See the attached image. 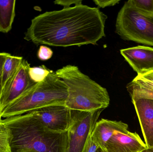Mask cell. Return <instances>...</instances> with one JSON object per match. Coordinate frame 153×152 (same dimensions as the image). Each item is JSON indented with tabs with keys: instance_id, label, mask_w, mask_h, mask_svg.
<instances>
[{
	"instance_id": "1",
	"label": "cell",
	"mask_w": 153,
	"mask_h": 152,
	"mask_svg": "<svg viewBox=\"0 0 153 152\" xmlns=\"http://www.w3.org/2000/svg\"><path fill=\"white\" fill-rule=\"evenodd\" d=\"M107 18L99 8L82 4L60 10L46 12L31 20L24 39L36 45H94L105 37Z\"/></svg>"
},
{
	"instance_id": "2",
	"label": "cell",
	"mask_w": 153,
	"mask_h": 152,
	"mask_svg": "<svg viewBox=\"0 0 153 152\" xmlns=\"http://www.w3.org/2000/svg\"><path fill=\"white\" fill-rule=\"evenodd\" d=\"M11 131L12 152H66L67 131L49 130L30 113L2 120Z\"/></svg>"
},
{
	"instance_id": "3",
	"label": "cell",
	"mask_w": 153,
	"mask_h": 152,
	"mask_svg": "<svg viewBox=\"0 0 153 152\" xmlns=\"http://www.w3.org/2000/svg\"><path fill=\"white\" fill-rule=\"evenodd\" d=\"M55 74L68 87L65 106L70 109L92 112L104 109L109 105L107 89L82 73L76 66L67 65Z\"/></svg>"
},
{
	"instance_id": "4",
	"label": "cell",
	"mask_w": 153,
	"mask_h": 152,
	"mask_svg": "<svg viewBox=\"0 0 153 152\" xmlns=\"http://www.w3.org/2000/svg\"><path fill=\"white\" fill-rule=\"evenodd\" d=\"M68 89L65 83L53 72L44 81L5 107L1 112V118L19 116L49 105H65Z\"/></svg>"
},
{
	"instance_id": "5",
	"label": "cell",
	"mask_w": 153,
	"mask_h": 152,
	"mask_svg": "<svg viewBox=\"0 0 153 152\" xmlns=\"http://www.w3.org/2000/svg\"><path fill=\"white\" fill-rule=\"evenodd\" d=\"M116 32L124 40L153 46V15L137 10L127 1L119 12Z\"/></svg>"
},
{
	"instance_id": "6",
	"label": "cell",
	"mask_w": 153,
	"mask_h": 152,
	"mask_svg": "<svg viewBox=\"0 0 153 152\" xmlns=\"http://www.w3.org/2000/svg\"><path fill=\"white\" fill-rule=\"evenodd\" d=\"M104 109L92 112L71 110L66 152H84L86 143Z\"/></svg>"
},
{
	"instance_id": "7",
	"label": "cell",
	"mask_w": 153,
	"mask_h": 152,
	"mask_svg": "<svg viewBox=\"0 0 153 152\" xmlns=\"http://www.w3.org/2000/svg\"><path fill=\"white\" fill-rule=\"evenodd\" d=\"M51 131L64 133L68 131L71 110L65 105H49L29 112Z\"/></svg>"
},
{
	"instance_id": "8",
	"label": "cell",
	"mask_w": 153,
	"mask_h": 152,
	"mask_svg": "<svg viewBox=\"0 0 153 152\" xmlns=\"http://www.w3.org/2000/svg\"><path fill=\"white\" fill-rule=\"evenodd\" d=\"M30 67V64L23 59L11 83L0 97V114L5 107L36 84L30 78L28 71Z\"/></svg>"
},
{
	"instance_id": "9",
	"label": "cell",
	"mask_w": 153,
	"mask_h": 152,
	"mask_svg": "<svg viewBox=\"0 0 153 152\" xmlns=\"http://www.w3.org/2000/svg\"><path fill=\"white\" fill-rule=\"evenodd\" d=\"M120 52L137 75L153 71V47L138 46L122 49Z\"/></svg>"
},
{
	"instance_id": "10",
	"label": "cell",
	"mask_w": 153,
	"mask_h": 152,
	"mask_svg": "<svg viewBox=\"0 0 153 152\" xmlns=\"http://www.w3.org/2000/svg\"><path fill=\"white\" fill-rule=\"evenodd\" d=\"M147 148L137 133L116 131L108 140L103 152H141Z\"/></svg>"
},
{
	"instance_id": "11",
	"label": "cell",
	"mask_w": 153,
	"mask_h": 152,
	"mask_svg": "<svg viewBox=\"0 0 153 152\" xmlns=\"http://www.w3.org/2000/svg\"><path fill=\"white\" fill-rule=\"evenodd\" d=\"M147 148L153 147V100H132Z\"/></svg>"
},
{
	"instance_id": "12",
	"label": "cell",
	"mask_w": 153,
	"mask_h": 152,
	"mask_svg": "<svg viewBox=\"0 0 153 152\" xmlns=\"http://www.w3.org/2000/svg\"><path fill=\"white\" fill-rule=\"evenodd\" d=\"M116 131L127 133L128 126L121 121L102 119L97 122L91 134L94 142L103 150L108 140Z\"/></svg>"
},
{
	"instance_id": "13",
	"label": "cell",
	"mask_w": 153,
	"mask_h": 152,
	"mask_svg": "<svg viewBox=\"0 0 153 152\" xmlns=\"http://www.w3.org/2000/svg\"><path fill=\"white\" fill-rule=\"evenodd\" d=\"M23 60L22 57L13 56L10 54L6 57L3 68L1 96L11 83Z\"/></svg>"
},
{
	"instance_id": "14",
	"label": "cell",
	"mask_w": 153,
	"mask_h": 152,
	"mask_svg": "<svg viewBox=\"0 0 153 152\" xmlns=\"http://www.w3.org/2000/svg\"><path fill=\"white\" fill-rule=\"evenodd\" d=\"M15 0H0V32L10 31L15 16Z\"/></svg>"
},
{
	"instance_id": "15",
	"label": "cell",
	"mask_w": 153,
	"mask_h": 152,
	"mask_svg": "<svg viewBox=\"0 0 153 152\" xmlns=\"http://www.w3.org/2000/svg\"><path fill=\"white\" fill-rule=\"evenodd\" d=\"M132 100L143 99L153 100V89L132 80L126 86Z\"/></svg>"
},
{
	"instance_id": "16",
	"label": "cell",
	"mask_w": 153,
	"mask_h": 152,
	"mask_svg": "<svg viewBox=\"0 0 153 152\" xmlns=\"http://www.w3.org/2000/svg\"><path fill=\"white\" fill-rule=\"evenodd\" d=\"M12 135L10 129L0 122V152H12Z\"/></svg>"
},
{
	"instance_id": "17",
	"label": "cell",
	"mask_w": 153,
	"mask_h": 152,
	"mask_svg": "<svg viewBox=\"0 0 153 152\" xmlns=\"http://www.w3.org/2000/svg\"><path fill=\"white\" fill-rule=\"evenodd\" d=\"M53 72V70H50L45 65H42L39 67H30L28 73L30 79L37 84L44 81Z\"/></svg>"
},
{
	"instance_id": "18",
	"label": "cell",
	"mask_w": 153,
	"mask_h": 152,
	"mask_svg": "<svg viewBox=\"0 0 153 152\" xmlns=\"http://www.w3.org/2000/svg\"><path fill=\"white\" fill-rule=\"evenodd\" d=\"M128 1L141 12L153 15V0H129Z\"/></svg>"
},
{
	"instance_id": "19",
	"label": "cell",
	"mask_w": 153,
	"mask_h": 152,
	"mask_svg": "<svg viewBox=\"0 0 153 152\" xmlns=\"http://www.w3.org/2000/svg\"><path fill=\"white\" fill-rule=\"evenodd\" d=\"M133 80L153 89V71L143 75H137Z\"/></svg>"
},
{
	"instance_id": "20",
	"label": "cell",
	"mask_w": 153,
	"mask_h": 152,
	"mask_svg": "<svg viewBox=\"0 0 153 152\" xmlns=\"http://www.w3.org/2000/svg\"><path fill=\"white\" fill-rule=\"evenodd\" d=\"M53 51L49 47L45 46H41L37 52V57L41 61H46L52 58L53 55Z\"/></svg>"
},
{
	"instance_id": "21",
	"label": "cell",
	"mask_w": 153,
	"mask_h": 152,
	"mask_svg": "<svg viewBox=\"0 0 153 152\" xmlns=\"http://www.w3.org/2000/svg\"><path fill=\"white\" fill-rule=\"evenodd\" d=\"M93 1L97 5L98 8H104L114 6L118 3L120 1L119 0H95Z\"/></svg>"
},
{
	"instance_id": "22",
	"label": "cell",
	"mask_w": 153,
	"mask_h": 152,
	"mask_svg": "<svg viewBox=\"0 0 153 152\" xmlns=\"http://www.w3.org/2000/svg\"><path fill=\"white\" fill-rule=\"evenodd\" d=\"M99 148L100 146L94 142L91 135L86 143L84 152H96Z\"/></svg>"
},
{
	"instance_id": "23",
	"label": "cell",
	"mask_w": 153,
	"mask_h": 152,
	"mask_svg": "<svg viewBox=\"0 0 153 152\" xmlns=\"http://www.w3.org/2000/svg\"><path fill=\"white\" fill-rule=\"evenodd\" d=\"M82 0H56L54 2L55 4L61 5L64 7V8H69L72 4L75 5L82 4Z\"/></svg>"
},
{
	"instance_id": "24",
	"label": "cell",
	"mask_w": 153,
	"mask_h": 152,
	"mask_svg": "<svg viewBox=\"0 0 153 152\" xmlns=\"http://www.w3.org/2000/svg\"><path fill=\"white\" fill-rule=\"evenodd\" d=\"M9 53L5 52H0V97L1 93L2 76L3 68L5 59Z\"/></svg>"
},
{
	"instance_id": "25",
	"label": "cell",
	"mask_w": 153,
	"mask_h": 152,
	"mask_svg": "<svg viewBox=\"0 0 153 152\" xmlns=\"http://www.w3.org/2000/svg\"><path fill=\"white\" fill-rule=\"evenodd\" d=\"M141 152H153V147L152 148H146Z\"/></svg>"
},
{
	"instance_id": "26",
	"label": "cell",
	"mask_w": 153,
	"mask_h": 152,
	"mask_svg": "<svg viewBox=\"0 0 153 152\" xmlns=\"http://www.w3.org/2000/svg\"><path fill=\"white\" fill-rule=\"evenodd\" d=\"M96 152H103V151H102V149L100 147V148H99V149L97 150V151H96Z\"/></svg>"
},
{
	"instance_id": "27",
	"label": "cell",
	"mask_w": 153,
	"mask_h": 152,
	"mask_svg": "<svg viewBox=\"0 0 153 152\" xmlns=\"http://www.w3.org/2000/svg\"><path fill=\"white\" fill-rule=\"evenodd\" d=\"M2 120V119L1 118V117H0V122Z\"/></svg>"
},
{
	"instance_id": "28",
	"label": "cell",
	"mask_w": 153,
	"mask_h": 152,
	"mask_svg": "<svg viewBox=\"0 0 153 152\" xmlns=\"http://www.w3.org/2000/svg\"></svg>"
}]
</instances>
